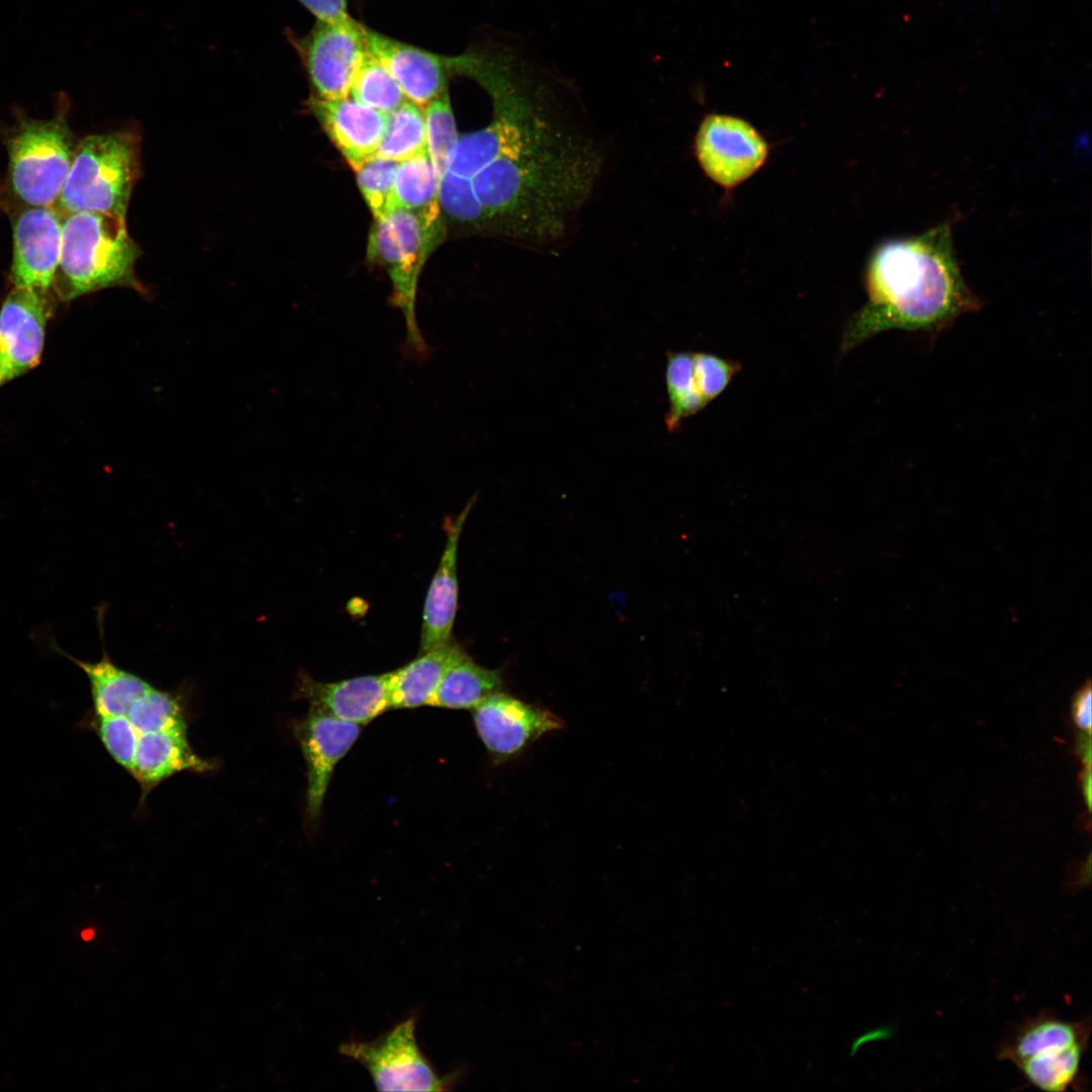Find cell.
Wrapping results in <instances>:
<instances>
[{
    "label": "cell",
    "mask_w": 1092,
    "mask_h": 1092,
    "mask_svg": "<svg viewBox=\"0 0 1092 1092\" xmlns=\"http://www.w3.org/2000/svg\"><path fill=\"white\" fill-rule=\"evenodd\" d=\"M350 95L386 114L407 100L389 71L368 52L355 74Z\"/></svg>",
    "instance_id": "cell-26"
},
{
    "label": "cell",
    "mask_w": 1092,
    "mask_h": 1092,
    "mask_svg": "<svg viewBox=\"0 0 1092 1092\" xmlns=\"http://www.w3.org/2000/svg\"><path fill=\"white\" fill-rule=\"evenodd\" d=\"M77 144L66 110L50 119L22 117L6 139L8 189L20 206H54Z\"/></svg>",
    "instance_id": "cell-4"
},
{
    "label": "cell",
    "mask_w": 1092,
    "mask_h": 1092,
    "mask_svg": "<svg viewBox=\"0 0 1092 1092\" xmlns=\"http://www.w3.org/2000/svg\"><path fill=\"white\" fill-rule=\"evenodd\" d=\"M124 716L136 737L159 732H187L183 708L176 695L151 686Z\"/></svg>",
    "instance_id": "cell-24"
},
{
    "label": "cell",
    "mask_w": 1092,
    "mask_h": 1092,
    "mask_svg": "<svg viewBox=\"0 0 1092 1092\" xmlns=\"http://www.w3.org/2000/svg\"><path fill=\"white\" fill-rule=\"evenodd\" d=\"M362 24L317 21L308 35L291 38L298 50L317 98L342 100L350 96L355 74L367 54Z\"/></svg>",
    "instance_id": "cell-7"
},
{
    "label": "cell",
    "mask_w": 1092,
    "mask_h": 1092,
    "mask_svg": "<svg viewBox=\"0 0 1092 1092\" xmlns=\"http://www.w3.org/2000/svg\"><path fill=\"white\" fill-rule=\"evenodd\" d=\"M866 287L868 302L844 328L843 352L889 330L935 332L980 307L961 272L947 223L881 245L869 263Z\"/></svg>",
    "instance_id": "cell-1"
},
{
    "label": "cell",
    "mask_w": 1092,
    "mask_h": 1092,
    "mask_svg": "<svg viewBox=\"0 0 1092 1092\" xmlns=\"http://www.w3.org/2000/svg\"><path fill=\"white\" fill-rule=\"evenodd\" d=\"M42 292L13 287L0 308V387L40 361L49 307Z\"/></svg>",
    "instance_id": "cell-13"
},
{
    "label": "cell",
    "mask_w": 1092,
    "mask_h": 1092,
    "mask_svg": "<svg viewBox=\"0 0 1092 1092\" xmlns=\"http://www.w3.org/2000/svg\"><path fill=\"white\" fill-rule=\"evenodd\" d=\"M474 499L469 500L457 516L444 519L446 544L424 604L420 652L442 645L452 638L458 607V544Z\"/></svg>",
    "instance_id": "cell-15"
},
{
    "label": "cell",
    "mask_w": 1092,
    "mask_h": 1092,
    "mask_svg": "<svg viewBox=\"0 0 1092 1092\" xmlns=\"http://www.w3.org/2000/svg\"><path fill=\"white\" fill-rule=\"evenodd\" d=\"M1091 699H1092L1091 687H1090V684L1087 682V685L1084 686L1076 694V696L1074 698V702H1073V707H1072L1073 718H1074V721H1075L1076 725L1078 726V728H1080V729H1082L1083 731H1086V732H1091V722H1092V714H1091L1092 713V709H1091L1092 702H1091Z\"/></svg>",
    "instance_id": "cell-32"
},
{
    "label": "cell",
    "mask_w": 1092,
    "mask_h": 1092,
    "mask_svg": "<svg viewBox=\"0 0 1092 1092\" xmlns=\"http://www.w3.org/2000/svg\"><path fill=\"white\" fill-rule=\"evenodd\" d=\"M465 653L452 638L387 672L391 709L429 706L447 670Z\"/></svg>",
    "instance_id": "cell-18"
},
{
    "label": "cell",
    "mask_w": 1092,
    "mask_h": 1092,
    "mask_svg": "<svg viewBox=\"0 0 1092 1092\" xmlns=\"http://www.w3.org/2000/svg\"><path fill=\"white\" fill-rule=\"evenodd\" d=\"M295 696L307 700L309 707L361 726L391 710L387 672L318 681L300 671Z\"/></svg>",
    "instance_id": "cell-14"
},
{
    "label": "cell",
    "mask_w": 1092,
    "mask_h": 1092,
    "mask_svg": "<svg viewBox=\"0 0 1092 1092\" xmlns=\"http://www.w3.org/2000/svg\"><path fill=\"white\" fill-rule=\"evenodd\" d=\"M476 732L494 762H505L544 734L563 727L551 712L502 691L471 709Z\"/></svg>",
    "instance_id": "cell-9"
},
{
    "label": "cell",
    "mask_w": 1092,
    "mask_h": 1092,
    "mask_svg": "<svg viewBox=\"0 0 1092 1092\" xmlns=\"http://www.w3.org/2000/svg\"><path fill=\"white\" fill-rule=\"evenodd\" d=\"M502 687L500 669L481 666L465 652L447 670L429 706L471 710Z\"/></svg>",
    "instance_id": "cell-20"
},
{
    "label": "cell",
    "mask_w": 1092,
    "mask_h": 1092,
    "mask_svg": "<svg viewBox=\"0 0 1092 1092\" xmlns=\"http://www.w3.org/2000/svg\"><path fill=\"white\" fill-rule=\"evenodd\" d=\"M141 136L117 130L85 136L54 207L63 215L94 211L125 217L140 176Z\"/></svg>",
    "instance_id": "cell-3"
},
{
    "label": "cell",
    "mask_w": 1092,
    "mask_h": 1092,
    "mask_svg": "<svg viewBox=\"0 0 1092 1092\" xmlns=\"http://www.w3.org/2000/svg\"><path fill=\"white\" fill-rule=\"evenodd\" d=\"M63 214L54 206H23L12 216L14 287L47 292L60 261Z\"/></svg>",
    "instance_id": "cell-10"
},
{
    "label": "cell",
    "mask_w": 1092,
    "mask_h": 1092,
    "mask_svg": "<svg viewBox=\"0 0 1092 1092\" xmlns=\"http://www.w3.org/2000/svg\"><path fill=\"white\" fill-rule=\"evenodd\" d=\"M317 21L326 23L348 24L355 20L348 12L347 0H297Z\"/></svg>",
    "instance_id": "cell-31"
},
{
    "label": "cell",
    "mask_w": 1092,
    "mask_h": 1092,
    "mask_svg": "<svg viewBox=\"0 0 1092 1092\" xmlns=\"http://www.w3.org/2000/svg\"><path fill=\"white\" fill-rule=\"evenodd\" d=\"M213 767L191 748L187 732H159L138 738L129 774L142 788L143 799L159 784L175 774L205 772Z\"/></svg>",
    "instance_id": "cell-17"
},
{
    "label": "cell",
    "mask_w": 1092,
    "mask_h": 1092,
    "mask_svg": "<svg viewBox=\"0 0 1092 1092\" xmlns=\"http://www.w3.org/2000/svg\"><path fill=\"white\" fill-rule=\"evenodd\" d=\"M309 106L353 170L374 156L384 132L386 113L353 98L313 97Z\"/></svg>",
    "instance_id": "cell-16"
},
{
    "label": "cell",
    "mask_w": 1092,
    "mask_h": 1092,
    "mask_svg": "<svg viewBox=\"0 0 1092 1092\" xmlns=\"http://www.w3.org/2000/svg\"><path fill=\"white\" fill-rule=\"evenodd\" d=\"M665 380L669 400L665 423L667 429L673 432L684 419L697 414L708 404L696 385L694 353H669Z\"/></svg>",
    "instance_id": "cell-25"
},
{
    "label": "cell",
    "mask_w": 1092,
    "mask_h": 1092,
    "mask_svg": "<svg viewBox=\"0 0 1092 1092\" xmlns=\"http://www.w3.org/2000/svg\"><path fill=\"white\" fill-rule=\"evenodd\" d=\"M367 52L393 76L407 100L424 108L462 74L464 56L448 58L395 40L363 26Z\"/></svg>",
    "instance_id": "cell-12"
},
{
    "label": "cell",
    "mask_w": 1092,
    "mask_h": 1092,
    "mask_svg": "<svg viewBox=\"0 0 1092 1092\" xmlns=\"http://www.w3.org/2000/svg\"><path fill=\"white\" fill-rule=\"evenodd\" d=\"M1091 785H1092V783H1091V767L1090 766H1085L1084 772H1083V776H1082V790H1083L1084 799H1085V802L1087 804L1088 809L1091 808V793H1092Z\"/></svg>",
    "instance_id": "cell-34"
},
{
    "label": "cell",
    "mask_w": 1092,
    "mask_h": 1092,
    "mask_svg": "<svg viewBox=\"0 0 1092 1092\" xmlns=\"http://www.w3.org/2000/svg\"><path fill=\"white\" fill-rule=\"evenodd\" d=\"M740 365L716 355L694 353V376L703 398L709 403L727 387Z\"/></svg>",
    "instance_id": "cell-30"
},
{
    "label": "cell",
    "mask_w": 1092,
    "mask_h": 1092,
    "mask_svg": "<svg viewBox=\"0 0 1092 1092\" xmlns=\"http://www.w3.org/2000/svg\"><path fill=\"white\" fill-rule=\"evenodd\" d=\"M1087 1045H1074L1028 1058L1015 1067L1028 1084L1049 1092L1066 1091L1079 1078Z\"/></svg>",
    "instance_id": "cell-23"
},
{
    "label": "cell",
    "mask_w": 1092,
    "mask_h": 1092,
    "mask_svg": "<svg viewBox=\"0 0 1092 1092\" xmlns=\"http://www.w3.org/2000/svg\"><path fill=\"white\" fill-rule=\"evenodd\" d=\"M427 152L439 177L448 169L458 133L447 91L424 107Z\"/></svg>",
    "instance_id": "cell-27"
},
{
    "label": "cell",
    "mask_w": 1092,
    "mask_h": 1092,
    "mask_svg": "<svg viewBox=\"0 0 1092 1092\" xmlns=\"http://www.w3.org/2000/svg\"><path fill=\"white\" fill-rule=\"evenodd\" d=\"M1091 732L1083 731L1077 738V752L1085 766H1091Z\"/></svg>",
    "instance_id": "cell-33"
},
{
    "label": "cell",
    "mask_w": 1092,
    "mask_h": 1092,
    "mask_svg": "<svg viewBox=\"0 0 1092 1092\" xmlns=\"http://www.w3.org/2000/svg\"><path fill=\"white\" fill-rule=\"evenodd\" d=\"M439 179L427 151L399 162L394 177V207L439 217Z\"/></svg>",
    "instance_id": "cell-21"
},
{
    "label": "cell",
    "mask_w": 1092,
    "mask_h": 1092,
    "mask_svg": "<svg viewBox=\"0 0 1092 1092\" xmlns=\"http://www.w3.org/2000/svg\"><path fill=\"white\" fill-rule=\"evenodd\" d=\"M360 733L361 725L338 719L312 707L294 726L306 765V817L310 824H316L320 819L335 767Z\"/></svg>",
    "instance_id": "cell-11"
},
{
    "label": "cell",
    "mask_w": 1092,
    "mask_h": 1092,
    "mask_svg": "<svg viewBox=\"0 0 1092 1092\" xmlns=\"http://www.w3.org/2000/svg\"><path fill=\"white\" fill-rule=\"evenodd\" d=\"M439 204L453 218L472 224H485L471 180L449 170L439 179Z\"/></svg>",
    "instance_id": "cell-29"
},
{
    "label": "cell",
    "mask_w": 1092,
    "mask_h": 1092,
    "mask_svg": "<svg viewBox=\"0 0 1092 1092\" xmlns=\"http://www.w3.org/2000/svg\"><path fill=\"white\" fill-rule=\"evenodd\" d=\"M427 151L424 110L406 100L386 114L383 135L375 156L402 162Z\"/></svg>",
    "instance_id": "cell-22"
},
{
    "label": "cell",
    "mask_w": 1092,
    "mask_h": 1092,
    "mask_svg": "<svg viewBox=\"0 0 1092 1092\" xmlns=\"http://www.w3.org/2000/svg\"><path fill=\"white\" fill-rule=\"evenodd\" d=\"M398 162L372 156L355 169L359 188L375 220L394 208V177Z\"/></svg>",
    "instance_id": "cell-28"
},
{
    "label": "cell",
    "mask_w": 1092,
    "mask_h": 1092,
    "mask_svg": "<svg viewBox=\"0 0 1092 1092\" xmlns=\"http://www.w3.org/2000/svg\"><path fill=\"white\" fill-rule=\"evenodd\" d=\"M696 156L705 173L717 184L732 188L764 163L768 147L745 120L710 114L696 135Z\"/></svg>",
    "instance_id": "cell-8"
},
{
    "label": "cell",
    "mask_w": 1092,
    "mask_h": 1092,
    "mask_svg": "<svg viewBox=\"0 0 1092 1092\" xmlns=\"http://www.w3.org/2000/svg\"><path fill=\"white\" fill-rule=\"evenodd\" d=\"M1089 1035L1088 1021H1068L1044 1011L1014 1027L998 1045L997 1056L1015 1066L1046 1052L1087 1045Z\"/></svg>",
    "instance_id": "cell-19"
},
{
    "label": "cell",
    "mask_w": 1092,
    "mask_h": 1092,
    "mask_svg": "<svg viewBox=\"0 0 1092 1092\" xmlns=\"http://www.w3.org/2000/svg\"><path fill=\"white\" fill-rule=\"evenodd\" d=\"M140 255L125 217L94 211L63 215L57 274L65 282V299L117 286L147 296L134 271Z\"/></svg>",
    "instance_id": "cell-2"
},
{
    "label": "cell",
    "mask_w": 1092,
    "mask_h": 1092,
    "mask_svg": "<svg viewBox=\"0 0 1092 1092\" xmlns=\"http://www.w3.org/2000/svg\"><path fill=\"white\" fill-rule=\"evenodd\" d=\"M341 1055L361 1064L381 1091H444L454 1076L436 1072L416 1037V1018L410 1017L370 1041L340 1045Z\"/></svg>",
    "instance_id": "cell-6"
},
{
    "label": "cell",
    "mask_w": 1092,
    "mask_h": 1092,
    "mask_svg": "<svg viewBox=\"0 0 1092 1092\" xmlns=\"http://www.w3.org/2000/svg\"><path fill=\"white\" fill-rule=\"evenodd\" d=\"M438 219L394 207L385 217L375 220L369 239L368 254L388 273L393 290L391 300L404 316L405 346L416 355L427 351L416 317V295Z\"/></svg>",
    "instance_id": "cell-5"
}]
</instances>
